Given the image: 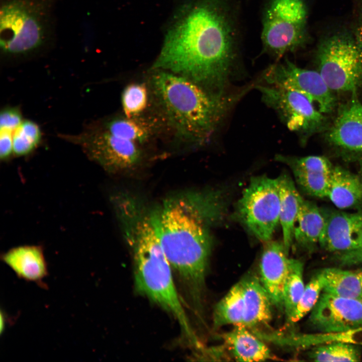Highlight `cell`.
Instances as JSON below:
<instances>
[{
  "instance_id": "obj_32",
  "label": "cell",
  "mask_w": 362,
  "mask_h": 362,
  "mask_svg": "<svg viewBox=\"0 0 362 362\" xmlns=\"http://www.w3.org/2000/svg\"><path fill=\"white\" fill-rule=\"evenodd\" d=\"M336 258L341 265L350 266L362 264V229L356 236L352 248L337 254Z\"/></svg>"
},
{
  "instance_id": "obj_21",
  "label": "cell",
  "mask_w": 362,
  "mask_h": 362,
  "mask_svg": "<svg viewBox=\"0 0 362 362\" xmlns=\"http://www.w3.org/2000/svg\"><path fill=\"white\" fill-rule=\"evenodd\" d=\"M277 178L280 199V222L283 232V242L289 253L294 241V228L303 198L287 173H283Z\"/></svg>"
},
{
  "instance_id": "obj_16",
  "label": "cell",
  "mask_w": 362,
  "mask_h": 362,
  "mask_svg": "<svg viewBox=\"0 0 362 362\" xmlns=\"http://www.w3.org/2000/svg\"><path fill=\"white\" fill-rule=\"evenodd\" d=\"M243 288L244 315L242 325L250 330L266 325L273 319L272 301L259 277L248 275L241 280Z\"/></svg>"
},
{
  "instance_id": "obj_29",
  "label": "cell",
  "mask_w": 362,
  "mask_h": 362,
  "mask_svg": "<svg viewBox=\"0 0 362 362\" xmlns=\"http://www.w3.org/2000/svg\"><path fill=\"white\" fill-rule=\"evenodd\" d=\"M299 340L304 347L336 342L362 346V326L339 332L301 334Z\"/></svg>"
},
{
  "instance_id": "obj_24",
  "label": "cell",
  "mask_w": 362,
  "mask_h": 362,
  "mask_svg": "<svg viewBox=\"0 0 362 362\" xmlns=\"http://www.w3.org/2000/svg\"><path fill=\"white\" fill-rule=\"evenodd\" d=\"M100 123L112 134L138 144L147 141L152 133L150 125L139 117H116Z\"/></svg>"
},
{
  "instance_id": "obj_31",
  "label": "cell",
  "mask_w": 362,
  "mask_h": 362,
  "mask_svg": "<svg viewBox=\"0 0 362 362\" xmlns=\"http://www.w3.org/2000/svg\"><path fill=\"white\" fill-rule=\"evenodd\" d=\"M300 187L309 195L327 198L331 174L301 169L292 170Z\"/></svg>"
},
{
  "instance_id": "obj_14",
  "label": "cell",
  "mask_w": 362,
  "mask_h": 362,
  "mask_svg": "<svg viewBox=\"0 0 362 362\" xmlns=\"http://www.w3.org/2000/svg\"><path fill=\"white\" fill-rule=\"evenodd\" d=\"M283 241L264 242L259 263V279L274 308L284 312L283 290L290 258Z\"/></svg>"
},
{
  "instance_id": "obj_7",
  "label": "cell",
  "mask_w": 362,
  "mask_h": 362,
  "mask_svg": "<svg viewBox=\"0 0 362 362\" xmlns=\"http://www.w3.org/2000/svg\"><path fill=\"white\" fill-rule=\"evenodd\" d=\"M280 199L277 178H251L236 207L237 219L259 240L272 239L280 222Z\"/></svg>"
},
{
  "instance_id": "obj_33",
  "label": "cell",
  "mask_w": 362,
  "mask_h": 362,
  "mask_svg": "<svg viewBox=\"0 0 362 362\" xmlns=\"http://www.w3.org/2000/svg\"><path fill=\"white\" fill-rule=\"evenodd\" d=\"M22 121L19 109L15 108H5L1 113L0 129L14 133Z\"/></svg>"
},
{
  "instance_id": "obj_8",
  "label": "cell",
  "mask_w": 362,
  "mask_h": 362,
  "mask_svg": "<svg viewBox=\"0 0 362 362\" xmlns=\"http://www.w3.org/2000/svg\"><path fill=\"white\" fill-rule=\"evenodd\" d=\"M60 136L80 145L90 159L110 172L132 169L143 158L139 144L112 134L100 122L92 123L76 135Z\"/></svg>"
},
{
  "instance_id": "obj_19",
  "label": "cell",
  "mask_w": 362,
  "mask_h": 362,
  "mask_svg": "<svg viewBox=\"0 0 362 362\" xmlns=\"http://www.w3.org/2000/svg\"><path fill=\"white\" fill-rule=\"evenodd\" d=\"M325 219L322 209L303 199L294 228V240L302 249L311 251L318 244L323 234Z\"/></svg>"
},
{
  "instance_id": "obj_4",
  "label": "cell",
  "mask_w": 362,
  "mask_h": 362,
  "mask_svg": "<svg viewBox=\"0 0 362 362\" xmlns=\"http://www.w3.org/2000/svg\"><path fill=\"white\" fill-rule=\"evenodd\" d=\"M154 70L151 87L162 115L177 136L193 143L207 141L246 93L217 96L185 77Z\"/></svg>"
},
{
  "instance_id": "obj_26",
  "label": "cell",
  "mask_w": 362,
  "mask_h": 362,
  "mask_svg": "<svg viewBox=\"0 0 362 362\" xmlns=\"http://www.w3.org/2000/svg\"><path fill=\"white\" fill-rule=\"evenodd\" d=\"M309 355L316 361H358L361 351L358 345L336 342L314 346Z\"/></svg>"
},
{
  "instance_id": "obj_15",
  "label": "cell",
  "mask_w": 362,
  "mask_h": 362,
  "mask_svg": "<svg viewBox=\"0 0 362 362\" xmlns=\"http://www.w3.org/2000/svg\"><path fill=\"white\" fill-rule=\"evenodd\" d=\"M325 225L319 245L337 254L351 249L362 229V210L352 213L322 210Z\"/></svg>"
},
{
  "instance_id": "obj_36",
  "label": "cell",
  "mask_w": 362,
  "mask_h": 362,
  "mask_svg": "<svg viewBox=\"0 0 362 362\" xmlns=\"http://www.w3.org/2000/svg\"><path fill=\"white\" fill-rule=\"evenodd\" d=\"M362 286V267L356 270Z\"/></svg>"
},
{
  "instance_id": "obj_22",
  "label": "cell",
  "mask_w": 362,
  "mask_h": 362,
  "mask_svg": "<svg viewBox=\"0 0 362 362\" xmlns=\"http://www.w3.org/2000/svg\"><path fill=\"white\" fill-rule=\"evenodd\" d=\"M318 274L323 284L322 292L362 300V286L356 270L326 267Z\"/></svg>"
},
{
  "instance_id": "obj_28",
  "label": "cell",
  "mask_w": 362,
  "mask_h": 362,
  "mask_svg": "<svg viewBox=\"0 0 362 362\" xmlns=\"http://www.w3.org/2000/svg\"><path fill=\"white\" fill-rule=\"evenodd\" d=\"M148 101L149 94L145 83L136 82L126 86L121 96V103L125 117H139L146 109Z\"/></svg>"
},
{
  "instance_id": "obj_20",
  "label": "cell",
  "mask_w": 362,
  "mask_h": 362,
  "mask_svg": "<svg viewBox=\"0 0 362 362\" xmlns=\"http://www.w3.org/2000/svg\"><path fill=\"white\" fill-rule=\"evenodd\" d=\"M327 198L338 209L362 206V178L338 166L331 174Z\"/></svg>"
},
{
  "instance_id": "obj_17",
  "label": "cell",
  "mask_w": 362,
  "mask_h": 362,
  "mask_svg": "<svg viewBox=\"0 0 362 362\" xmlns=\"http://www.w3.org/2000/svg\"><path fill=\"white\" fill-rule=\"evenodd\" d=\"M2 258L19 278L45 287L42 281L48 275V269L40 246L24 245L15 247L5 253Z\"/></svg>"
},
{
  "instance_id": "obj_35",
  "label": "cell",
  "mask_w": 362,
  "mask_h": 362,
  "mask_svg": "<svg viewBox=\"0 0 362 362\" xmlns=\"http://www.w3.org/2000/svg\"><path fill=\"white\" fill-rule=\"evenodd\" d=\"M354 38L359 44L362 47V5L360 7L357 23L355 28Z\"/></svg>"
},
{
  "instance_id": "obj_23",
  "label": "cell",
  "mask_w": 362,
  "mask_h": 362,
  "mask_svg": "<svg viewBox=\"0 0 362 362\" xmlns=\"http://www.w3.org/2000/svg\"><path fill=\"white\" fill-rule=\"evenodd\" d=\"M244 315L243 288L241 281L235 284L217 303L213 313V326L242 324Z\"/></svg>"
},
{
  "instance_id": "obj_3",
  "label": "cell",
  "mask_w": 362,
  "mask_h": 362,
  "mask_svg": "<svg viewBox=\"0 0 362 362\" xmlns=\"http://www.w3.org/2000/svg\"><path fill=\"white\" fill-rule=\"evenodd\" d=\"M118 217L132 253L136 290L172 315L187 342L199 346L201 343L183 306L150 212L134 203L121 208Z\"/></svg>"
},
{
  "instance_id": "obj_5",
  "label": "cell",
  "mask_w": 362,
  "mask_h": 362,
  "mask_svg": "<svg viewBox=\"0 0 362 362\" xmlns=\"http://www.w3.org/2000/svg\"><path fill=\"white\" fill-rule=\"evenodd\" d=\"M58 0H1L0 48L5 57L23 58L50 46Z\"/></svg>"
},
{
  "instance_id": "obj_11",
  "label": "cell",
  "mask_w": 362,
  "mask_h": 362,
  "mask_svg": "<svg viewBox=\"0 0 362 362\" xmlns=\"http://www.w3.org/2000/svg\"><path fill=\"white\" fill-rule=\"evenodd\" d=\"M270 85L297 92L312 103L318 104L323 114L331 113L336 101L333 91L328 86L318 71L303 69L288 60L276 63L266 69L262 75Z\"/></svg>"
},
{
  "instance_id": "obj_12",
  "label": "cell",
  "mask_w": 362,
  "mask_h": 362,
  "mask_svg": "<svg viewBox=\"0 0 362 362\" xmlns=\"http://www.w3.org/2000/svg\"><path fill=\"white\" fill-rule=\"evenodd\" d=\"M308 322L318 333H334L362 326V300L322 292Z\"/></svg>"
},
{
  "instance_id": "obj_18",
  "label": "cell",
  "mask_w": 362,
  "mask_h": 362,
  "mask_svg": "<svg viewBox=\"0 0 362 362\" xmlns=\"http://www.w3.org/2000/svg\"><path fill=\"white\" fill-rule=\"evenodd\" d=\"M224 344L237 361H263L274 358L262 339L244 325L222 335Z\"/></svg>"
},
{
  "instance_id": "obj_9",
  "label": "cell",
  "mask_w": 362,
  "mask_h": 362,
  "mask_svg": "<svg viewBox=\"0 0 362 362\" xmlns=\"http://www.w3.org/2000/svg\"><path fill=\"white\" fill-rule=\"evenodd\" d=\"M307 18L304 0H271L263 19L265 50L278 57L298 48L305 39Z\"/></svg>"
},
{
  "instance_id": "obj_13",
  "label": "cell",
  "mask_w": 362,
  "mask_h": 362,
  "mask_svg": "<svg viewBox=\"0 0 362 362\" xmlns=\"http://www.w3.org/2000/svg\"><path fill=\"white\" fill-rule=\"evenodd\" d=\"M357 92L341 107L337 115L326 131L327 143L345 155H362V104Z\"/></svg>"
},
{
  "instance_id": "obj_10",
  "label": "cell",
  "mask_w": 362,
  "mask_h": 362,
  "mask_svg": "<svg viewBox=\"0 0 362 362\" xmlns=\"http://www.w3.org/2000/svg\"><path fill=\"white\" fill-rule=\"evenodd\" d=\"M255 88L261 93L262 101L277 113L288 129L297 134L303 145L329 126L323 113L302 94L270 85H256Z\"/></svg>"
},
{
  "instance_id": "obj_34",
  "label": "cell",
  "mask_w": 362,
  "mask_h": 362,
  "mask_svg": "<svg viewBox=\"0 0 362 362\" xmlns=\"http://www.w3.org/2000/svg\"><path fill=\"white\" fill-rule=\"evenodd\" d=\"M13 133L6 130L0 131V157L6 159L13 153Z\"/></svg>"
},
{
  "instance_id": "obj_25",
  "label": "cell",
  "mask_w": 362,
  "mask_h": 362,
  "mask_svg": "<svg viewBox=\"0 0 362 362\" xmlns=\"http://www.w3.org/2000/svg\"><path fill=\"white\" fill-rule=\"evenodd\" d=\"M303 267L301 260L290 258L283 290L284 312L287 321L294 311L305 289Z\"/></svg>"
},
{
  "instance_id": "obj_6",
  "label": "cell",
  "mask_w": 362,
  "mask_h": 362,
  "mask_svg": "<svg viewBox=\"0 0 362 362\" xmlns=\"http://www.w3.org/2000/svg\"><path fill=\"white\" fill-rule=\"evenodd\" d=\"M318 70L333 92H357L362 86V47L345 33L323 40L317 52Z\"/></svg>"
},
{
  "instance_id": "obj_1",
  "label": "cell",
  "mask_w": 362,
  "mask_h": 362,
  "mask_svg": "<svg viewBox=\"0 0 362 362\" xmlns=\"http://www.w3.org/2000/svg\"><path fill=\"white\" fill-rule=\"evenodd\" d=\"M225 0H199L169 30L153 70L185 77L222 96L235 58L236 37Z\"/></svg>"
},
{
  "instance_id": "obj_27",
  "label": "cell",
  "mask_w": 362,
  "mask_h": 362,
  "mask_svg": "<svg viewBox=\"0 0 362 362\" xmlns=\"http://www.w3.org/2000/svg\"><path fill=\"white\" fill-rule=\"evenodd\" d=\"M41 138L39 126L33 121L23 120L13 133V153L23 156L31 153L38 145Z\"/></svg>"
},
{
  "instance_id": "obj_30",
  "label": "cell",
  "mask_w": 362,
  "mask_h": 362,
  "mask_svg": "<svg viewBox=\"0 0 362 362\" xmlns=\"http://www.w3.org/2000/svg\"><path fill=\"white\" fill-rule=\"evenodd\" d=\"M323 290V284L318 273L305 287L303 293L290 318L287 321L293 324L310 313L318 302Z\"/></svg>"
},
{
  "instance_id": "obj_2",
  "label": "cell",
  "mask_w": 362,
  "mask_h": 362,
  "mask_svg": "<svg viewBox=\"0 0 362 362\" xmlns=\"http://www.w3.org/2000/svg\"><path fill=\"white\" fill-rule=\"evenodd\" d=\"M162 250L194 310H202L212 249L209 224L180 197L150 212Z\"/></svg>"
}]
</instances>
